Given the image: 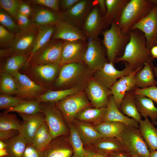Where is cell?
I'll use <instances>...</instances> for the list:
<instances>
[{
    "label": "cell",
    "mask_w": 157,
    "mask_h": 157,
    "mask_svg": "<svg viewBox=\"0 0 157 157\" xmlns=\"http://www.w3.org/2000/svg\"><path fill=\"white\" fill-rule=\"evenodd\" d=\"M12 75L17 84V97L24 100H36L46 92L42 85L36 83L25 74L18 72Z\"/></svg>",
    "instance_id": "cell-11"
},
{
    "label": "cell",
    "mask_w": 157,
    "mask_h": 157,
    "mask_svg": "<svg viewBox=\"0 0 157 157\" xmlns=\"http://www.w3.org/2000/svg\"><path fill=\"white\" fill-rule=\"evenodd\" d=\"M89 147L97 153L106 156L115 152L125 151L122 144L115 137L102 138Z\"/></svg>",
    "instance_id": "cell-24"
},
{
    "label": "cell",
    "mask_w": 157,
    "mask_h": 157,
    "mask_svg": "<svg viewBox=\"0 0 157 157\" xmlns=\"http://www.w3.org/2000/svg\"><path fill=\"white\" fill-rule=\"evenodd\" d=\"M40 102L36 100H24L16 106L5 110L3 112L8 113L17 112L32 115L42 112L40 107Z\"/></svg>",
    "instance_id": "cell-38"
},
{
    "label": "cell",
    "mask_w": 157,
    "mask_h": 157,
    "mask_svg": "<svg viewBox=\"0 0 157 157\" xmlns=\"http://www.w3.org/2000/svg\"><path fill=\"white\" fill-rule=\"evenodd\" d=\"M87 46V41H64L60 67L70 63H84V57Z\"/></svg>",
    "instance_id": "cell-15"
},
{
    "label": "cell",
    "mask_w": 157,
    "mask_h": 157,
    "mask_svg": "<svg viewBox=\"0 0 157 157\" xmlns=\"http://www.w3.org/2000/svg\"><path fill=\"white\" fill-rule=\"evenodd\" d=\"M124 63V68L119 70L115 67L113 63H106L101 69L94 72L92 77L105 89L110 90L118 78L128 75L134 70L128 64Z\"/></svg>",
    "instance_id": "cell-10"
},
{
    "label": "cell",
    "mask_w": 157,
    "mask_h": 157,
    "mask_svg": "<svg viewBox=\"0 0 157 157\" xmlns=\"http://www.w3.org/2000/svg\"><path fill=\"white\" fill-rule=\"evenodd\" d=\"M83 88L75 87L58 90H49L40 95L36 100L40 102H54L83 90Z\"/></svg>",
    "instance_id": "cell-34"
},
{
    "label": "cell",
    "mask_w": 157,
    "mask_h": 157,
    "mask_svg": "<svg viewBox=\"0 0 157 157\" xmlns=\"http://www.w3.org/2000/svg\"><path fill=\"white\" fill-rule=\"evenodd\" d=\"M68 126L69 131V139L73 151L72 157H84L85 148L76 129L72 123Z\"/></svg>",
    "instance_id": "cell-39"
},
{
    "label": "cell",
    "mask_w": 157,
    "mask_h": 157,
    "mask_svg": "<svg viewBox=\"0 0 157 157\" xmlns=\"http://www.w3.org/2000/svg\"><path fill=\"white\" fill-rule=\"evenodd\" d=\"M96 4L95 1L79 0L69 9L61 12L62 20L81 28Z\"/></svg>",
    "instance_id": "cell-12"
},
{
    "label": "cell",
    "mask_w": 157,
    "mask_h": 157,
    "mask_svg": "<svg viewBox=\"0 0 157 157\" xmlns=\"http://www.w3.org/2000/svg\"><path fill=\"white\" fill-rule=\"evenodd\" d=\"M32 26L21 29L15 34V37L8 51L15 55H27L31 52L37 35L38 30Z\"/></svg>",
    "instance_id": "cell-13"
},
{
    "label": "cell",
    "mask_w": 157,
    "mask_h": 157,
    "mask_svg": "<svg viewBox=\"0 0 157 157\" xmlns=\"http://www.w3.org/2000/svg\"><path fill=\"white\" fill-rule=\"evenodd\" d=\"M22 124L15 114L4 112L0 114V131L17 130L20 132Z\"/></svg>",
    "instance_id": "cell-40"
},
{
    "label": "cell",
    "mask_w": 157,
    "mask_h": 157,
    "mask_svg": "<svg viewBox=\"0 0 157 157\" xmlns=\"http://www.w3.org/2000/svg\"><path fill=\"white\" fill-rule=\"evenodd\" d=\"M142 67H140L133 71L128 75L121 77L110 88V90L111 94L119 109L122 101L126 93L134 90L136 88L134 76L136 73Z\"/></svg>",
    "instance_id": "cell-18"
},
{
    "label": "cell",
    "mask_w": 157,
    "mask_h": 157,
    "mask_svg": "<svg viewBox=\"0 0 157 157\" xmlns=\"http://www.w3.org/2000/svg\"><path fill=\"white\" fill-rule=\"evenodd\" d=\"M149 157H157V151L150 152Z\"/></svg>",
    "instance_id": "cell-59"
},
{
    "label": "cell",
    "mask_w": 157,
    "mask_h": 157,
    "mask_svg": "<svg viewBox=\"0 0 157 157\" xmlns=\"http://www.w3.org/2000/svg\"><path fill=\"white\" fill-rule=\"evenodd\" d=\"M110 26L109 28L104 31L101 33L107 59L109 62L114 64L116 58L123 55L130 35L129 33L124 34L117 23H113Z\"/></svg>",
    "instance_id": "cell-4"
},
{
    "label": "cell",
    "mask_w": 157,
    "mask_h": 157,
    "mask_svg": "<svg viewBox=\"0 0 157 157\" xmlns=\"http://www.w3.org/2000/svg\"><path fill=\"white\" fill-rule=\"evenodd\" d=\"M19 133L17 130H9L0 131V140L4 141L8 140Z\"/></svg>",
    "instance_id": "cell-51"
},
{
    "label": "cell",
    "mask_w": 157,
    "mask_h": 157,
    "mask_svg": "<svg viewBox=\"0 0 157 157\" xmlns=\"http://www.w3.org/2000/svg\"><path fill=\"white\" fill-rule=\"evenodd\" d=\"M0 90L1 94H16L17 84L15 78L12 75L1 72L0 75Z\"/></svg>",
    "instance_id": "cell-42"
},
{
    "label": "cell",
    "mask_w": 157,
    "mask_h": 157,
    "mask_svg": "<svg viewBox=\"0 0 157 157\" xmlns=\"http://www.w3.org/2000/svg\"><path fill=\"white\" fill-rule=\"evenodd\" d=\"M55 104L67 124L72 122L80 111L91 105L86 93L83 90L56 102Z\"/></svg>",
    "instance_id": "cell-7"
},
{
    "label": "cell",
    "mask_w": 157,
    "mask_h": 157,
    "mask_svg": "<svg viewBox=\"0 0 157 157\" xmlns=\"http://www.w3.org/2000/svg\"><path fill=\"white\" fill-rule=\"evenodd\" d=\"M154 45H157V37L155 40Z\"/></svg>",
    "instance_id": "cell-61"
},
{
    "label": "cell",
    "mask_w": 157,
    "mask_h": 157,
    "mask_svg": "<svg viewBox=\"0 0 157 157\" xmlns=\"http://www.w3.org/2000/svg\"><path fill=\"white\" fill-rule=\"evenodd\" d=\"M129 157H140L137 156H129Z\"/></svg>",
    "instance_id": "cell-62"
},
{
    "label": "cell",
    "mask_w": 157,
    "mask_h": 157,
    "mask_svg": "<svg viewBox=\"0 0 157 157\" xmlns=\"http://www.w3.org/2000/svg\"><path fill=\"white\" fill-rule=\"evenodd\" d=\"M52 139L45 120L35 134L31 144L37 149L44 151L49 145Z\"/></svg>",
    "instance_id": "cell-37"
},
{
    "label": "cell",
    "mask_w": 157,
    "mask_h": 157,
    "mask_svg": "<svg viewBox=\"0 0 157 157\" xmlns=\"http://www.w3.org/2000/svg\"><path fill=\"white\" fill-rule=\"evenodd\" d=\"M43 151L44 157H72L73 154L68 135L53 139Z\"/></svg>",
    "instance_id": "cell-21"
},
{
    "label": "cell",
    "mask_w": 157,
    "mask_h": 157,
    "mask_svg": "<svg viewBox=\"0 0 157 157\" xmlns=\"http://www.w3.org/2000/svg\"><path fill=\"white\" fill-rule=\"evenodd\" d=\"M27 55H14L8 58L3 65L2 72L12 75L19 72L21 67L26 62Z\"/></svg>",
    "instance_id": "cell-41"
},
{
    "label": "cell",
    "mask_w": 157,
    "mask_h": 157,
    "mask_svg": "<svg viewBox=\"0 0 157 157\" xmlns=\"http://www.w3.org/2000/svg\"><path fill=\"white\" fill-rule=\"evenodd\" d=\"M17 97L10 94H1L0 95V109H7L13 107L23 101Z\"/></svg>",
    "instance_id": "cell-45"
},
{
    "label": "cell",
    "mask_w": 157,
    "mask_h": 157,
    "mask_svg": "<svg viewBox=\"0 0 157 157\" xmlns=\"http://www.w3.org/2000/svg\"><path fill=\"white\" fill-rule=\"evenodd\" d=\"M139 122L138 129L150 152L157 151V129L155 127L148 118Z\"/></svg>",
    "instance_id": "cell-26"
},
{
    "label": "cell",
    "mask_w": 157,
    "mask_h": 157,
    "mask_svg": "<svg viewBox=\"0 0 157 157\" xmlns=\"http://www.w3.org/2000/svg\"><path fill=\"white\" fill-rule=\"evenodd\" d=\"M83 62L94 72L101 69L108 62L106 49L99 37L87 39Z\"/></svg>",
    "instance_id": "cell-9"
},
{
    "label": "cell",
    "mask_w": 157,
    "mask_h": 157,
    "mask_svg": "<svg viewBox=\"0 0 157 157\" xmlns=\"http://www.w3.org/2000/svg\"><path fill=\"white\" fill-rule=\"evenodd\" d=\"M15 34L0 25V46L3 47H9L14 40Z\"/></svg>",
    "instance_id": "cell-46"
},
{
    "label": "cell",
    "mask_w": 157,
    "mask_h": 157,
    "mask_svg": "<svg viewBox=\"0 0 157 157\" xmlns=\"http://www.w3.org/2000/svg\"><path fill=\"white\" fill-rule=\"evenodd\" d=\"M103 138H117L126 125L123 123L114 122H103L94 126Z\"/></svg>",
    "instance_id": "cell-36"
},
{
    "label": "cell",
    "mask_w": 157,
    "mask_h": 157,
    "mask_svg": "<svg viewBox=\"0 0 157 157\" xmlns=\"http://www.w3.org/2000/svg\"><path fill=\"white\" fill-rule=\"evenodd\" d=\"M31 22L32 26L37 27L49 24H56L62 20L61 13L56 12L44 8L33 10Z\"/></svg>",
    "instance_id": "cell-23"
},
{
    "label": "cell",
    "mask_w": 157,
    "mask_h": 157,
    "mask_svg": "<svg viewBox=\"0 0 157 157\" xmlns=\"http://www.w3.org/2000/svg\"><path fill=\"white\" fill-rule=\"evenodd\" d=\"M55 85L66 89L75 87L85 88L94 73L84 63H72L64 65L59 69Z\"/></svg>",
    "instance_id": "cell-2"
},
{
    "label": "cell",
    "mask_w": 157,
    "mask_h": 157,
    "mask_svg": "<svg viewBox=\"0 0 157 157\" xmlns=\"http://www.w3.org/2000/svg\"><path fill=\"white\" fill-rule=\"evenodd\" d=\"M38 27L37 35L31 52L30 58L50 40L55 30L56 24H49Z\"/></svg>",
    "instance_id": "cell-31"
},
{
    "label": "cell",
    "mask_w": 157,
    "mask_h": 157,
    "mask_svg": "<svg viewBox=\"0 0 157 157\" xmlns=\"http://www.w3.org/2000/svg\"><path fill=\"white\" fill-rule=\"evenodd\" d=\"M4 142L7 145V157H22L28 143L21 133Z\"/></svg>",
    "instance_id": "cell-35"
},
{
    "label": "cell",
    "mask_w": 157,
    "mask_h": 157,
    "mask_svg": "<svg viewBox=\"0 0 157 157\" xmlns=\"http://www.w3.org/2000/svg\"><path fill=\"white\" fill-rule=\"evenodd\" d=\"M18 13L29 17L32 15L33 10L28 3L22 1L19 9Z\"/></svg>",
    "instance_id": "cell-52"
},
{
    "label": "cell",
    "mask_w": 157,
    "mask_h": 157,
    "mask_svg": "<svg viewBox=\"0 0 157 157\" xmlns=\"http://www.w3.org/2000/svg\"><path fill=\"white\" fill-rule=\"evenodd\" d=\"M154 66L153 61H148L136 73L134 76L136 88L142 89L157 85L153 72Z\"/></svg>",
    "instance_id": "cell-27"
},
{
    "label": "cell",
    "mask_w": 157,
    "mask_h": 157,
    "mask_svg": "<svg viewBox=\"0 0 157 157\" xmlns=\"http://www.w3.org/2000/svg\"><path fill=\"white\" fill-rule=\"evenodd\" d=\"M72 123L76 129L83 145L89 146L103 138L91 124L76 119Z\"/></svg>",
    "instance_id": "cell-25"
},
{
    "label": "cell",
    "mask_w": 157,
    "mask_h": 157,
    "mask_svg": "<svg viewBox=\"0 0 157 157\" xmlns=\"http://www.w3.org/2000/svg\"><path fill=\"white\" fill-rule=\"evenodd\" d=\"M107 157H109V156H107Z\"/></svg>",
    "instance_id": "cell-64"
},
{
    "label": "cell",
    "mask_w": 157,
    "mask_h": 157,
    "mask_svg": "<svg viewBox=\"0 0 157 157\" xmlns=\"http://www.w3.org/2000/svg\"><path fill=\"white\" fill-rule=\"evenodd\" d=\"M40 108L45 116V120L52 139L69 135V128L63 115L54 102H40Z\"/></svg>",
    "instance_id": "cell-6"
},
{
    "label": "cell",
    "mask_w": 157,
    "mask_h": 157,
    "mask_svg": "<svg viewBox=\"0 0 157 157\" xmlns=\"http://www.w3.org/2000/svg\"><path fill=\"white\" fill-rule=\"evenodd\" d=\"M134 90L126 93L122 101L119 110L124 115L139 122L142 119L141 115L138 110L135 103Z\"/></svg>",
    "instance_id": "cell-33"
},
{
    "label": "cell",
    "mask_w": 157,
    "mask_h": 157,
    "mask_svg": "<svg viewBox=\"0 0 157 157\" xmlns=\"http://www.w3.org/2000/svg\"><path fill=\"white\" fill-rule=\"evenodd\" d=\"M135 94L144 95L157 104V86H153L144 88H136L134 90Z\"/></svg>",
    "instance_id": "cell-47"
},
{
    "label": "cell",
    "mask_w": 157,
    "mask_h": 157,
    "mask_svg": "<svg viewBox=\"0 0 157 157\" xmlns=\"http://www.w3.org/2000/svg\"><path fill=\"white\" fill-rule=\"evenodd\" d=\"M64 41L53 39L30 58L34 66L47 64L60 65Z\"/></svg>",
    "instance_id": "cell-8"
},
{
    "label": "cell",
    "mask_w": 157,
    "mask_h": 157,
    "mask_svg": "<svg viewBox=\"0 0 157 157\" xmlns=\"http://www.w3.org/2000/svg\"><path fill=\"white\" fill-rule=\"evenodd\" d=\"M95 1L96 4L99 7L101 14L103 16H104L107 12L105 0H97Z\"/></svg>",
    "instance_id": "cell-54"
},
{
    "label": "cell",
    "mask_w": 157,
    "mask_h": 157,
    "mask_svg": "<svg viewBox=\"0 0 157 157\" xmlns=\"http://www.w3.org/2000/svg\"><path fill=\"white\" fill-rule=\"evenodd\" d=\"M14 18L16 23L21 29L28 28L32 26L31 21L29 17L19 13L17 14Z\"/></svg>",
    "instance_id": "cell-50"
},
{
    "label": "cell",
    "mask_w": 157,
    "mask_h": 157,
    "mask_svg": "<svg viewBox=\"0 0 157 157\" xmlns=\"http://www.w3.org/2000/svg\"><path fill=\"white\" fill-rule=\"evenodd\" d=\"M135 100L138 110L141 115L149 117L153 123L157 120V108L152 100L144 95L135 94Z\"/></svg>",
    "instance_id": "cell-30"
},
{
    "label": "cell",
    "mask_w": 157,
    "mask_h": 157,
    "mask_svg": "<svg viewBox=\"0 0 157 157\" xmlns=\"http://www.w3.org/2000/svg\"><path fill=\"white\" fill-rule=\"evenodd\" d=\"M44 151L37 149L31 144H27L22 157H44Z\"/></svg>",
    "instance_id": "cell-49"
},
{
    "label": "cell",
    "mask_w": 157,
    "mask_h": 157,
    "mask_svg": "<svg viewBox=\"0 0 157 157\" xmlns=\"http://www.w3.org/2000/svg\"><path fill=\"white\" fill-rule=\"evenodd\" d=\"M150 53L153 59L157 58V45H154L150 49Z\"/></svg>",
    "instance_id": "cell-57"
},
{
    "label": "cell",
    "mask_w": 157,
    "mask_h": 157,
    "mask_svg": "<svg viewBox=\"0 0 157 157\" xmlns=\"http://www.w3.org/2000/svg\"><path fill=\"white\" fill-rule=\"evenodd\" d=\"M6 146V144L4 141L0 140V149H5Z\"/></svg>",
    "instance_id": "cell-58"
},
{
    "label": "cell",
    "mask_w": 157,
    "mask_h": 157,
    "mask_svg": "<svg viewBox=\"0 0 157 157\" xmlns=\"http://www.w3.org/2000/svg\"><path fill=\"white\" fill-rule=\"evenodd\" d=\"M0 23L1 25L15 34L21 30L12 17L1 8L0 11Z\"/></svg>",
    "instance_id": "cell-43"
},
{
    "label": "cell",
    "mask_w": 157,
    "mask_h": 157,
    "mask_svg": "<svg viewBox=\"0 0 157 157\" xmlns=\"http://www.w3.org/2000/svg\"><path fill=\"white\" fill-rule=\"evenodd\" d=\"M85 149V154L84 157H107L108 156L99 154L90 149Z\"/></svg>",
    "instance_id": "cell-55"
},
{
    "label": "cell",
    "mask_w": 157,
    "mask_h": 157,
    "mask_svg": "<svg viewBox=\"0 0 157 157\" xmlns=\"http://www.w3.org/2000/svg\"><path fill=\"white\" fill-rule=\"evenodd\" d=\"M60 65L47 64L34 66L32 68V73L38 79L44 83L52 82L59 71Z\"/></svg>",
    "instance_id": "cell-32"
},
{
    "label": "cell",
    "mask_w": 157,
    "mask_h": 157,
    "mask_svg": "<svg viewBox=\"0 0 157 157\" xmlns=\"http://www.w3.org/2000/svg\"><path fill=\"white\" fill-rule=\"evenodd\" d=\"M154 124L157 125V120L155 122H154Z\"/></svg>",
    "instance_id": "cell-63"
},
{
    "label": "cell",
    "mask_w": 157,
    "mask_h": 157,
    "mask_svg": "<svg viewBox=\"0 0 157 157\" xmlns=\"http://www.w3.org/2000/svg\"><path fill=\"white\" fill-rule=\"evenodd\" d=\"M108 156L109 157H129V156L124 151H119L113 153Z\"/></svg>",
    "instance_id": "cell-56"
},
{
    "label": "cell",
    "mask_w": 157,
    "mask_h": 157,
    "mask_svg": "<svg viewBox=\"0 0 157 157\" xmlns=\"http://www.w3.org/2000/svg\"><path fill=\"white\" fill-rule=\"evenodd\" d=\"M130 39L126 46L123 55L117 57L115 62H123L129 65L135 70L142 67L147 62L153 61L150 50L147 47L143 33L135 29L130 31Z\"/></svg>",
    "instance_id": "cell-1"
},
{
    "label": "cell",
    "mask_w": 157,
    "mask_h": 157,
    "mask_svg": "<svg viewBox=\"0 0 157 157\" xmlns=\"http://www.w3.org/2000/svg\"><path fill=\"white\" fill-rule=\"evenodd\" d=\"M116 138L129 156L149 157L150 152L138 129L126 126Z\"/></svg>",
    "instance_id": "cell-5"
},
{
    "label": "cell",
    "mask_w": 157,
    "mask_h": 157,
    "mask_svg": "<svg viewBox=\"0 0 157 157\" xmlns=\"http://www.w3.org/2000/svg\"><path fill=\"white\" fill-rule=\"evenodd\" d=\"M117 122L124 124L127 126L138 129L139 123L134 119L124 115L117 107L113 96L109 97L104 122Z\"/></svg>",
    "instance_id": "cell-22"
},
{
    "label": "cell",
    "mask_w": 157,
    "mask_h": 157,
    "mask_svg": "<svg viewBox=\"0 0 157 157\" xmlns=\"http://www.w3.org/2000/svg\"><path fill=\"white\" fill-rule=\"evenodd\" d=\"M106 111V107L86 108L80 111L76 115V119L92 123L94 126L104 122Z\"/></svg>",
    "instance_id": "cell-29"
},
{
    "label": "cell",
    "mask_w": 157,
    "mask_h": 157,
    "mask_svg": "<svg viewBox=\"0 0 157 157\" xmlns=\"http://www.w3.org/2000/svg\"><path fill=\"white\" fill-rule=\"evenodd\" d=\"M157 0H129L117 24L122 32L128 34L131 28L148 14Z\"/></svg>",
    "instance_id": "cell-3"
},
{
    "label": "cell",
    "mask_w": 157,
    "mask_h": 157,
    "mask_svg": "<svg viewBox=\"0 0 157 157\" xmlns=\"http://www.w3.org/2000/svg\"><path fill=\"white\" fill-rule=\"evenodd\" d=\"M52 38L68 41L87 40L80 28L63 20L56 24L55 30Z\"/></svg>",
    "instance_id": "cell-19"
},
{
    "label": "cell",
    "mask_w": 157,
    "mask_h": 157,
    "mask_svg": "<svg viewBox=\"0 0 157 157\" xmlns=\"http://www.w3.org/2000/svg\"><path fill=\"white\" fill-rule=\"evenodd\" d=\"M18 113L23 120L19 133L24 137L28 144H31L35 134L45 121L44 115L42 112L32 115Z\"/></svg>",
    "instance_id": "cell-20"
},
{
    "label": "cell",
    "mask_w": 157,
    "mask_h": 157,
    "mask_svg": "<svg viewBox=\"0 0 157 157\" xmlns=\"http://www.w3.org/2000/svg\"><path fill=\"white\" fill-rule=\"evenodd\" d=\"M153 72L156 78V80L157 81V65L154 66L153 68Z\"/></svg>",
    "instance_id": "cell-60"
},
{
    "label": "cell",
    "mask_w": 157,
    "mask_h": 157,
    "mask_svg": "<svg viewBox=\"0 0 157 157\" xmlns=\"http://www.w3.org/2000/svg\"><path fill=\"white\" fill-rule=\"evenodd\" d=\"M138 29L144 34L147 47L150 50L157 37V4L146 16L131 29Z\"/></svg>",
    "instance_id": "cell-16"
},
{
    "label": "cell",
    "mask_w": 157,
    "mask_h": 157,
    "mask_svg": "<svg viewBox=\"0 0 157 157\" xmlns=\"http://www.w3.org/2000/svg\"><path fill=\"white\" fill-rule=\"evenodd\" d=\"M32 3L44 6L58 13L61 12L60 10L59 0H33L30 1Z\"/></svg>",
    "instance_id": "cell-48"
},
{
    "label": "cell",
    "mask_w": 157,
    "mask_h": 157,
    "mask_svg": "<svg viewBox=\"0 0 157 157\" xmlns=\"http://www.w3.org/2000/svg\"><path fill=\"white\" fill-rule=\"evenodd\" d=\"M85 88L91 105L95 108L106 107L109 97L112 95L110 90L105 89L92 77L88 80Z\"/></svg>",
    "instance_id": "cell-17"
},
{
    "label": "cell",
    "mask_w": 157,
    "mask_h": 157,
    "mask_svg": "<svg viewBox=\"0 0 157 157\" xmlns=\"http://www.w3.org/2000/svg\"><path fill=\"white\" fill-rule=\"evenodd\" d=\"M79 0H59V6L65 11L72 7Z\"/></svg>",
    "instance_id": "cell-53"
},
{
    "label": "cell",
    "mask_w": 157,
    "mask_h": 157,
    "mask_svg": "<svg viewBox=\"0 0 157 157\" xmlns=\"http://www.w3.org/2000/svg\"><path fill=\"white\" fill-rule=\"evenodd\" d=\"M129 0H105L107 12L104 19L109 26L113 23L118 24L122 11Z\"/></svg>",
    "instance_id": "cell-28"
},
{
    "label": "cell",
    "mask_w": 157,
    "mask_h": 157,
    "mask_svg": "<svg viewBox=\"0 0 157 157\" xmlns=\"http://www.w3.org/2000/svg\"><path fill=\"white\" fill-rule=\"evenodd\" d=\"M22 1L19 0H0V6L1 8L14 18L18 13Z\"/></svg>",
    "instance_id": "cell-44"
},
{
    "label": "cell",
    "mask_w": 157,
    "mask_h": 157,
    "mask_svg": "<svg viewBox=\"0 0 157 157\" xmlns=\"http://www.w3.org/2000/svg\"><path fill=\"white\" fill-rule=\"evenodd\" d=\"M108 26L96 3L85 19L81 29L88 39L98 37L99 35Z\"/></svg>",
    "instance_id": "cell-14"
}]
</instances>
